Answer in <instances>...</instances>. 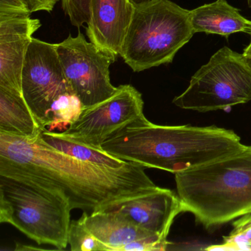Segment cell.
<instances>
[{"instance_id":"obj_1","label":"cell","mask_w":251,"mask_h":251,"mask_svg":"<svg viewBox=\"0 0 251 251\" xmlns=\"http://www.w3.org/2000/svg\"><path fill=\"white\" fill-rule=\"evenodd\" d=\"M145 167L129 162L118 170L94 165L47 143L0 133V176L61 192L73 209L97 211L109 202L155 187Z\"/></svg>"},{"instance_id":"obj_2","label":"cell","mask_w":251,"mask_h":251,"mask_svg":"<svg viewBox=\"0 0 251 251\" xmlns=\"http://www.w3.org/2000/svg\"><path fill=\"white\" fill-rule=\"evenodd\" d=\"M247 147L233 130L217 126H158L143 116L107 139L101 148L125 161L176 174Z\"/></svg>"},{"instance_id":"obj_3","label":"cell","mask_w":251,"mask_h":251,"mask_svg":"<svg viewBox=\"0 0 251 251\" xmlns=\"http://www.w3.org/2000/svg\"><path fill=\"white\" fill-rule=\"evenodd\" d=\"M184 212L206 228L251 212V146L175 174Z\"/></svg>"},{"instance_id":"obj_4","label":"cell","mask_w":251,"mask_h":251,"mask_svg":"<svg viewBox=\"0 0 251 251\" xmlns=\"http://www.w3.org/2000/svg\"><path fill=\"white\" fill-rule=\"evenodd\" d=\"M190 11L171 0L135 5L120 56L134 73L173 62L193 37Z\"/></svg>"},{"instance_id":"obj_5","label":"cell","mask_w":251,"mask_h":251,"mask_svg":"<svg viewBox=\"0 0 251 251\" xmlns=\"http://www.w3.org/2000/svg\"><path fill=\"white\" fill-rule=\"evenodd\" d=\"M72 210L58 191L0 176V223L14 226L38 245L67 248Z\"/></svg>"},{"instance_id":"obj_6","label":"cell","mask_w":251,"mask_h":251,"mask_svg":"<svg viewBox=\"0 0 251 251\" xmlns=\"http://www.w3.org/2000/svg\"><path fill=\"white\" fill-rule=\"evenodd\" d=\"M251 101V66L227 47L219 50L192 76L187 89L173 99L182 109L226 110Z\"/></svg>"},{"instance_id":"obj_7","label":"cell","mask_w":251,"mask_h":251,"mask_svg":"<svg viewBox=\"0 0 251 251\" xmlns=\"http://www.w3.org/2000/svg\"><path fill=\"white\" fill-rule=\"evenodd\" d=\"M55 48L66 80L84 108L103 102L117 92L109 70L117 59L115 55L87 42L80 31L55 44Z\"/></svg>"},{"instance_id":"obj_8","label":"cell","mask_w":251,"mask_h":251,"mask_svg":"<svg viewBox=\"0 0 251 251\" xmlns=\"http://www.w3.org/2000/svg\"><path fill=\"white\" fill-rule=\"evenodd\" d=\"M142 95L130 84L120 85L108 99L83 108L78 120L60 136L101 148L102 144L126 126L145 116Z\"/></svg>"},{"instance_id":"obj_9","label":"cell","mask_w":251,"mask_h":251,"mask_svg":"<svg viewBox=\"0 0 251 251\" xmlns=\"http://www.w3.org/2000/svg\"><path fill=\"white\" fill-rule=\"evenodd\" d=\"M22 91L25 100L45 130L54 100L62 94L74 93L66 80L55 44L33 38L23 65Z\"/></svg>"},{"instance_id":"obj_10","label":"cell","mask_w":251,"mask_h":251,"mask_svg":"<svg viewBox=\"0 0 251 251\" xmlns=\"http://www.w3.org/2000/svg\"><path fill=\"white\" fill-rule=\"evenodd\" d=\"M98 210L123 213L139 227L165 239L176 217L184 212L178 195L157 186L115 200Z\"/></svg>"},{"instance_id":"obj_11","label":"cell","mask_w":251,"mask_h":251,"mask_svg":"<svg viewBox=\"0 0 251 251\" xmlns=\"http://www.w3.org/2000/svg\"><path fill=\"white\" fill-rule=\"evenodd\" d=\"M41 26L39 20L30 17L0 19V88L23 95L22 74L26 53L33 35Z\"/></svg>"},{"instance_id":"obj_12","label":"cell","mask_w":251,"mask_h":251,"mask_svg":"<svg viewBox=\"0 0 251 251\" xmlns=\"http://www.w3.org/2000/svg\"><path fill=\"white\" fill-rule=\"evenodd\" d=\"M134 8L130 0H91L89 41L101 50L120 55Z\"/></svg>"},{"instance_id":"obj_13","label":"cell","mask_w":251,"mask_h":251,"mask_svg":"<svg viewBox=\"0 0 251 251\" xmlns=\"http://www.w3.org/2000/svg\"><path fill=\"white\" fill-rule=\"evenodd\" d=\"M91 233L103 245L104 251H120L124 245L152 236L119 211L98 210L81 216ZM165 239V238H164Z\"/></svg>"},{"instance_id":"obj_14","label":"cell","mask_w":251,"mask_h":251,"mask_svg":"<svg viewBox=\"0 0 251 251\" xmlns=\"http://www.w3.org/2000/svg\"><path fill=\"white\" fill-rule=\"evenodd\" d=\"M226 0H217L190 11L195 33H205L228 38L236 33L251 35V21L241 15Z\"/></svg>"},{"instance_id":"obj_15","label":"cell","mask_w":251,"mask_h":251,"mask_svg":"<svg viewBox=\"0 0 251 251\" xmlns=\"http://www.w3.org/2000/svg\"><path fill=\"white\" fill-rule=\"evenodd\" d=\"M43 130L23 95L0 88V133L32 138Z\"/></svg>"},{"instance_id":"obj_16","label":"cell","mask_w":251,"mask_h":251,"mask_svg":"<svg viewBox=\"0 0 251 251\" xmlns=\"http://www.w3.org/2000/svg\"><path fill=\"white\" fill-rule=\"evenodd\" d=\"M41 136L44 141L55 149L85 162L103 168L118 170L130 162L105 152L102 148H94L60 136L57 132L44 130Z\"/></svg>"},{"instance_id":"obj_17","label":"cell","mask_w":251,"mask_h":251,"mask_svg":"<svg viewBox=\"0 0 251 251\" xmlns=\"http://www.w3.org/2000/svg\"><path fill=\"white\" fill-rule=\"evenodd\" d=\"M83 108L84 105L75 94H62L51 105L45 130L64 131L78 120Z\"/></svg>"},{"instance_id":"obj_18","label":"cell","mask_w":251,"mask_h":251,"mask_svg":"<svg viewBox=\"0 0 251 251\" xmlns=\"http://www.w3.org/2000/svg\"><path fill=\"white\" fill-rule=\"evenodd\" d=\"M68 244L73 251H104L103 245L91 233L82 217L71 221Z\"/></svg>"},{"instance_id":"obj_19","label":"cell","mask_w":251,"mask_h":251,"mask_svg":"<svg viewBox=\"0 0 251 251\" xmlns=\"http://www.w3.org/2000/svg\"><path fill=\"white\" fill-rule=\"evenodd\" d=\"M233 227L219 249L251 251V212L238 217L233 222Z\"/></svg>"},{"instance_id":"obj_20","label":"cell","mask_w":251,"mask_h":251,"mask_svg":"<svg viewBox=\"0 0 251 251\" xmlns=\"http://www.w3.org/2000/svg\"><path fill=\"white\" fill-rule=\"evenodd\" d=\"M64 14L71 24L80 27L88 24L91 19V0H61Z\"/></svg>"},{"instance_id":"obj_21","label":"cell","mask_w":251,"mask_h":251,"mask_svg":"<svg viewBox=\"0 0 251 251\" xmlns=\"http://www.w3.org/2000/svg\"><path fill=\"white\" fill-rule=\"evenodd\" d=\"M170 245L167 239L158 235H152L124 245L120 251H166Z\"/></svg>"},{"instance_id":"obj_22","label":"cell","mask_w":251,"mask_h":251,"mask_svg":"<svg viewBox=\"0 0 251 251\" xmlns=\"http://www.w3.org/2000/svg\"><path fill=\"white\" fill-rule=\"evenodd\" d=\"M31 14L24 0H0V19L30 17Z\"/></svg>"},{"instance_id":"obj_23","label":"cell","mask_w":251,"mask_h":251,"mask_svg":"<svg viewBox=\"0 0 251 251\" xmlns=\"http://www.w3.org/2000/svg\"><path fill=\"white\" fill-rule=\"evenodd\" d=\"M32 13L47 11L50 13L54 9L58 0H24Z\"/></svg>"},{"instance_id":"obj_24","label":"cell","mask_w":251,"mask_h":251,"mask_svg":"<svg viewBox=\"0 0 251 251\" xmlns=\"http://www.w3.org/2000/svg\"><path fill=\"white\" fill-rule=\"evenodd\" d=\"M242 55H243L244 56H245L246 58H251V39L249 45H248V46H247L246 48L244 49L243 53H242Z\"/></svg>"},{"instance_id":"obj_25","label":"cell","mask_w":251,"mask_h":251,"mask_svg":"<svg viewBox=\"0 0 251 251\" xmlns=\"http://www.w3.org/2000/svg\"><path fill=\"white\" fill-rule=\"evenodd\" d=\"M130 1L133 5H138L144 3V2H148L149 0H130Z\"/></svg>"},{"instance_id":"obj_26","label":"cell","mask_w":251,"mask_h":251,"mask_svg":"<svg viewBox=\"0 0 251 251\" xmlns=\"http://www.w3.org/2000/svg\"><path fill=\"white\" fill-rule=\"evenodd\" d=\"M248 1V5L249 8H251V0H247Z\"/></svg>"},{"instance_id":"obj_27","label":"cell","mask_w":251,"mask_h":251,"mask_svg":"<svg viewBox=\"0 0 251 251\" xmlns=\"http://www.w3.org/2000/svg\"><path fill=\"white\" fill-rule=\"evenodd\" d=\"M248 59V62H249L250 65L251 66V58H247Z\"/></svg>"}]
</instances>
